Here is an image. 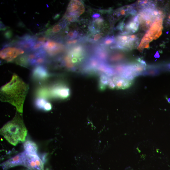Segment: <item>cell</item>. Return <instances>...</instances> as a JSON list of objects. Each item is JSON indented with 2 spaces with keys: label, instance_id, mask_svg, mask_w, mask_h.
I'll return each mask as SVG.
<instances>
[{
  "label": "cell",
  "instance_id": "6da1fadb",
  "mask_svg": "<svg viewBox=\"0 0 170 170\" xmlns=\"http://www.w3.org/2000/svg\"><path fill=\"white\" fill-rule=\"evenodd\" d=\"M29 89V85L14 73L10 81L1 88L0 100L10 103L15 107L18 113H21Z\"/></svg>",
  "mask_w": 170,
  "mask_h": 170
},
{
  "label": "cell",
  "instance_id": "7a4b0ae2",
  "mask_svg": "<svg viewBox=\"0 0 170 170\" xmlns=\"http://www.w3.org/2000/svg\"><path fill=\"white\" fill-rule=\"evenodd\" d=\"M0 132L8 142L15 146L20 142L25 141L27 131L21 114L16 113L13 119L1 128Z\"/></svg>",
  "mask_w": 170,
  "mask_h": 170
},
{
  "label": "cell",
  "instance_id": "3957f363",
  "mask_svg": "<svg viewBox=\"0 0 170 170\" xmlns=\"http://www.w3.org/2000/svg\"><path fill=\"white\" fill-rule=\"evenodd\" d=\"M138 40L136 35H119L116 37V43L111 48L124 50H131L137 45Z\"/></svg>",
  "mask_w": 170,
  "mask_h": 170
},
{
  "label": "cell",
  "instance_id": "277c9868",
  "mask_svg": "<svg viewBox=\"0 0 170 170\" xmlns=\"http://www.w3.org/2000/svg\"><path fill=\"white\" fill-rule=\"evenodd\" d=\"M47 86L50 98L64 99L70 96V88L63 82H55Z\"/></svg>",
  "mask_w": 170,
  "mask_h": 170
},
{
  "label": "cell",
  "instance_id": "5b68a950",
  "mask_svg": "<svg viewBox=\"0 0 170 170\" xmlns=\"http://www.w3.org/2000/svg\"><path fill=\"white\" fill-rule=\"evenodd\" d=\"M163 19H158L152 24L142 40L138 47L139 49L141 50L143 47L144 48L146 44L151 42L153 38L154 39L159 32L162 30Z\"/></svg>",
  "mask_w": 170,
  "mask_h": 170
},
{
  "label": "cell",
  "instance_id": "8992f818",
  "mask_svg": "<svg viewBox=\"0 0 170 170\" xmlns=\"http://www.w3.org/2000/svg\"><path fill=\"white\" fill-rule=\"evenodd\" d=\"M11 45V43L5 44L0 50V58L7 62H13L25 52L20 48Z\"/></svg>",
  "mask_w": 170,
  "mask_h": 170
},
{
  "label": "cell",
  "instance_id": "52a82bcc",
  "mask_svg": "<svg viewBox=\"0 0 170 170\" xmlns=\"http://www.w3.org/2000/svg\"><path fill=\"white\" fill-rule=\"evenodd\" d=\"M139 26V23L137 15H132L126 22L124 21L120 23L117 26L120 30L122 35L133 34L137 31Z\"/></svg>",
  "mask_w": 170,
  "mask_h": 170
},
{
  "label": "cell",
  "instance_id": "ba28073f",
  "mask_svg": "<svg viewBox=\"0 0 170 170\" xmlns=\"http://www.w3.org/2000/svg\"><path fill=\"white\" fill-rule=\"evenodd\" d=\"M24 152L23 166L30 170H45L43 162L37 155Z\"/></svg>",
  "mask_w": 170,
  "mask_h": 170
},
{
  "label": "cell",
  "instance_id": "9c48e42d",
  "mask_svg": "<svg viewBox=\"0 0 170 170\" xmlns=\"http://www.w3.org/2000/svg\"><path fill=\"white\" fill-rule=\"evenodd\" d=\"M82 4L78 1H72L69 3L64 17L68 22L75 20L84 11Z\"/></svg>",
  "mask_w": 170,
  "mask_h": 170
},
{
  "label": "cell",
  "instance_id": "30bf717a",
  "mask_svg": "<svg viewBox=\"0 0 170 170\" xmlns=\"http://www.w3.org/2000/svg\"><path fill=\"white\" fill-rule=\"evenodd\" d=\"M43 48L48 56L54 57L63 52L65 46L60 41L49 39L45 42Z\"/></svg>",
  "mask_w": 170,
  "mask_h": 170
},
{
  "label": "cell",
  "instance_id": "8fae6325",
  "mask_svg": "<svg viewBox=\"0 0 170 170\" xmlns=\"http://www.w3.org/2000/svg\"><path fill=\"white\" fill-rule=\"evenodd\" d=\"M32 79L37 82H43L48 80L51 76L47 67L44 65L34 67L31 74Z\"/></svg>",
  "mask_w": 170,
  "mask_h": 170
},
{
  "label": "cell",
  "instance_id": "7c38bea8",
  "mask_svg": "<svg viewBox=\"0 0 170 170\" xmlns=\"http://www.w3.org/2000/svg\"><path fill=\"white\" fill-rule=\"evenodd\" d=\"M36 42L35 37L27 34L19 37V40L16 42L15 45L16 47L29 53Z\"/></svg>",
  "mask_w": 170,
  "mask_h": 170
},
{
  "label": "cell",
  "instance_id": "4fadbf2b",
  "mask_svg": "<svg viewBox=\"0 0 170 170\" xmlns=\"http://www.w3.org/2000/svg\"><path fill=\"white\" fill-rule=\"evenodd\" d=\"M25 152L20 153L15 156L4 162L1 164L3 170H7L11 167L22 165Z\"/></svg>",
  "mask_w": 170,
  "mask_h": 170
},
{
  "label": "cell",
  "instance_id": "5bb4252c",
  "mask_svg": "<svg viewBox=\"0 0 170 170\" xmlns=\"http://www.w3.org/2000/svg\"><path fill=\"white\" fill-rule=\"evenodd\" d=\"M115 85L116 88L117 89H124L130 87L133 84V80H128L119 76L115 75L111 77Z\"/></svg>",
  "mask_w": 170,
  "mask_h": 170
},
{
  "label": "cell",
  "instance_id": "9a60e30c",
  "mask_svg": "<svg viewBox=\"0 0 170 170\" xmlns=\"http://www.w3.org/2000/svg\"><path fill=\"white\" fill-rule=\"evenodd\" d=\"M134 5L133 4L122 7L116 10L113 15L117 18L129 15H135L136 11L134 8Z\"/></svg>",
  "mask_w": 170,
  "mask_h": 170
},
{
  "label": "cell",
  "instance_id": "2e32d148",
  "mask_svg": "<svg viewBox=\"0 0 170 170\" xmlns=\"http://www.w3.org/2000/svg\"><path fill=\"white\" fill-rule=\"evenodd\" d=\"M34 106L37 109L44 111H49L52 108L51 103L46 99L36 97L34 101Z\"/></svg>",
  "mask_w": 170,
  "mask_h": 170
},
{
  "label": "cell",
  "instance_id": "e0dca14e",
  "mask_svg": "<svg viewBox=\"0 0 170 170\" xmlns=\"http://www.w3.org/2000/svg\"><path fill=\"white\" fill-rule=\"evenodd\" d=\"M94 55L100 61L107 63L109 53L105 48L102 46L96 47L94 50Z\"/></svg>",
  "mask_w": 170,
  "mask_h": 170
},
{
  "label": "cell",
  "instance_id": "ac0fdd59",
  "mask_svg": "<svg viewBox=\"0 0 170 170\" xmlns=\"http://www.w3.org/2000/svg\"><path fill=\"white\" fill-rule=\"evenodd\" d=\"M67 22L64 20L62 22L50 27L45 32V34L47 37L55 34L60 31L66 26Z\"/></svg>",
  "mask_w": 170,
  "mask_h": 170
},
{
  "label": "cell",
  "instance_id": "d6986e66",
  "mask_svg": "<svg viewBox=\"0 0 170 170\" xmlns=\"http://www.w3.org/2000/svg\"><path fill=\"white\" fill-rule=\"evenodd\" d=\"M126 58L125 55L122 52H113L109 54L107 63L108 62L115 64L121 63V62H123L125 60Z\"/></svg>",
  "mask_w": 170,
  "mask_h": 170
},
{
  "label": "cell",
  "instance_id": "ffe728a7",
  "mask_svg": "<svg viewBox=\"0 0 170 170\" xmlns=\"http://www.w3.org/2000/svg\"><path fill=\"white\" fill-rule=\"evenodd\" d=\"M160 66L149 65L147 66L145 71L143 72L140 76H154L159 74L161 71Z\"/></svg>",
  "mask_w": 170,
  "mask_h": 170
},
{
  "label": "cell",
  "instance_id": "44dd1931",
  "mask_svg": "<svg viewBox=\"0 0 170 170\" xmlns=\"http://www.w3.org/2000/svg\"><path fill=\"white\" fill-rule=\"evenodd\" d=\"M25 151L28 153L37 155V148L36 144L33 141L28 140L24 144Z\"/></svg>",
  "mask_w": 170,
  "mask_h": 170
},
{
  "label": "cell",
  "instance_id": "7402d4cb",
  "mask_svg": "<svg viewBox=\"0 0 170 170\" xmlns=\"http://www.w3.org/2000/svg\"><path fill=\"white\" fill-rule=\"evenodd\" d=\"M116 38L113 36H107L105 37L101 40L100 45L102 47H108L116 43Z\"/></svg>",
  "mask_w": 170,
  "mask_h": 170
},
{
  "label": "cell",
  "instance_id": "603a6c76",
  "mask_svg": "<svg viewBox=\"0 0 170 170\" xmlns=\"http://www.w3.org/2000/svg\"><path fill=\"white\" fill-rule=\"evenodd\" d=\"M15 62L17 64L24 67H27L29 66L26 54L18 57L15 59Z\"/></svg>",
  "mask_w": 170,
  "mask_h": 170
},
{
  "label": "cell",
  "instance_id": "cb8c5ba5",
  "mask_svg": "<svg viewBox=\"0 0 170 170\" xmlns=\"http://www.w3.org/2000/svg\"><path fill=\"white\" fill-rule=\"evenodd\" d=\"M110 77L104 74H101L100 75L99 82V87L100 89L103 90L105 88L106 86H108Z\"/></svg>",
  "mask_w": 170,
  "mask_h": 170
},
{
  "label": "cell",
  "instance_id": "d4e9b609",
  "mask_svg": "<svg viewBox=\"0 0 170 170\" xmlns=\"http://www.w3.org/2000/svg\"><path fill=\"white\" fill-rule=\"evenodd\" d=\"M82 39V38L80 37L77 38L70 40H67L65 43L66 45L68 47H72L75 45V44L79 42Z\"/></svg>",
  "mask_w": 170,
  "mask_h": 170
},
{
  "label": "cell",
  "instance_id": "484cf974",
  "mask_svg": "<svg viewBox=\"0 0 170 170\" xmlns=\"http://www.w3.org/2000/svg\"><path fill=\"white\" fill-rule=\"evenodd\" d=\"M78 33L76 31H71L67 34L66 37L67 40L73 39L78 37Z\"/></svg>",
  "mask_w": 170,
  "mask_h": 170
},
{
  "label": "cell",
  "instance_id": "4316f807",
  "mask_svg": "<svg viewBox=\"0 0 170 170\" xmlns=\"http://www.w3.org/2000/svg\"><path fill=\"white\" fill-rule=\"evenodd\" d=\"M45 43L44 42H36L31 49L30 52H35L42 48Z\"/></svg>",
  "mask_w": 170,
  "mask_h": 170
},
{
  "label": "cell",
  "instance_id": "83f0119b",
  "mask_svg": "<svg viewBox=\"0 0 170 170\" xmlns=\"http://www.w3.org/2000/svg\"><path fill=\"white\" fill-rule=\"evenodd\" d=\"M35 37L36 42H45L49 39L46 36H40Z\"/></svg>",
  "mask_w": 170,
  "mask_h": 170
},
{
  "label": "cell",
  "instance_id": "f1b7e54d",
  "mask_svg": "<svg viewBox=\"0 0 170 170\" xmlns=\"http://www.w3.org/2000/svg\"><path fill=\"white\" fill-rule=\"evenodd\" d=\"M13 31L11 29H8L5 31L4 33V37L7 39H10L12 37Z\"/></svg>",
  "mask_w": 170,
  "mask_h": 170
},
{
  "label": "cell",
  "instance_id": "f546056e",
  "mask_svg": "<svg viewBox=\"0 0 170 170\" xmlns=\"http://www.w3.org/2000/svg\"><path fill=\"white\" fill-rule=\"evenodd\" d=\"M92 36V37L90 39V40L92 42H96L98 41L102 37L101 35L99 33H95Z\"/></svg>",
  "mask_w": 170,
  "mask_h": 170
},
{
  "label": "cell",
  "instance_id": "4dcf8cb0",
  "mask_svg": "<svg viewBox=\"0 0 170 170\" xmlns=\"http://www.w3.org/2000/svg\"><path fill=\"white\" fill-rule=\"evenodd\" d=\"M160 67L162 70L170 71V62L163 65Z\"/></svg>",
  "mask_w": 170,
  "mask_h": 170
},
{
  "label": "cell",
  "instance_id": "1f68e13d",
  "mask_svg": "<svg viewBox=\"0 0 170 170\" xmlns=\"http://www.w3.org/2000/svg\"><path fill=\"white\" fill-rule=\"evenodd\" d=\"M166 21L167 24L170 26V12L167 15Z\"/></svg>",
  "mask_w": 170,
  "mask_h": 170
}]
</instances>
